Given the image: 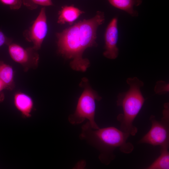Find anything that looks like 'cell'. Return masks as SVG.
<instances>
[{
  "mask_svg": "<svg viewBox=\"0 0 169 169\" xmlns=\"http://www.w3.org/2000/svg\"><path fill=\"white\" fill-rule=\"evenodd\" d=\"M130 136L114 127L93 129L87 121L81 127L79 138L98 150L99 160L107 165L115 159L114 151L116 149L119 148L121 152L125 154L132 151L133 145L127 142Z\"/></svg>",
  "mask_w": 169,
  "mask_h": 169,
  "instance_id": "cell-2",
  "label": "cell"
},
{
  "mask_svg": "<svg viewBox=\"0 0 169 169\" xmlns=\"http://www.w3.org/2000/svg\"><path fill=\"white\" fill-rule=\"evenodd\" d=\"M24 4L31 10L36 8L38 5L44 6L53 5L51 0H23Z\"/></svg>",
  "mask_w": 169,
  "mask_h": 169,
  "instance_id": "cell-14",
  "label": "cell"
},
{
  "mask_svg": "<svg viewBox=\"0 0 169 169\" xmlns=\"http://www.w3.org/2000/svg\"><path fill=\"white\" fill-rule=\"evenodd\" d=\"M161 154L160 156L150 165L147 169H169V145L161 146Z\"/></svg>",
  "mask_w": 169,
  "mask_h": 169,
  "instance_id": "cell-13",
  "label": "cell"
},
{
  "mask_svg": "<svg viewBox=\"0 0 169 169\" xmlns=\"http://www.w3.org/2000/svg\"><path fill=\"white\" fill-rule=\"evenodd\" d=\"M105 20L104 13L98 11L93 18L79 21L56 34L58 52L72 60L70 65L73 69L84 72L90 66V61L83 58V53L86 49L97 46V29Z\"/></svg>",
  "mask_w": 169,
  "mask_h": 169,
  "instance_id": "cell-1",
  "label": "cell"
},
{
  "mask_svg": "<svg viewBox=\"0 0 169 169\" xmlns=\"http://www.w3.org/2000/svg\"><path fill=\"white\" fill-rule=\"evenodd\" d=\"M169 84L163 80L157 81L155 85L154 91L159 95H164L169 91Z\"/></svg>",
  "mask_w": 169,
  "mask_h": 169,
  "instance_id": "cell-15",
  "label": "cell"
},
{
  "mask_svg": "<svg viewBox=\"0 0 169 169\" xmlns=\"http://www.w3.org/2000/svg\"><path fill=\"white\" fill-rule=\"evenodd\" d=\"M6 90L5 86L0 80V103L3 102L5 98L4 92V90Z\"/></svg>",
  "mask_w": 169,
  "mask_h": 169,
  "instance_id": "cell-18",
  "label": "cell"
},
{
  "mask_svg": "<svg viewBox=\"0 0 169 169\" xmlns=\"http://www.w3.org/2000/svg\"><path fill=\"white\" fill-rule=\"evenodd\" d=\"M8 46V52L11 58L21 65L25 71L37 68L39 55L38 50L33 46L24 48L18 44L12 42Z\"/></svg>",
  "mask_w": 169,
  "mask_h": 169,
  "instance_id": "cell-6",
  "label": "cell"
},
{
  "mask_svg": "<svg viewBox=\"0 0 169 169\" xmlns=\"http://www.w3.org/2000/svg\"><path fill=\"white\" fill-rule=\"evenodd\" d=\"M84 12L73 6H65L59 12L57 23L63 24L66 23L70 25Z\"/></svg>",
  "mask_w": 169,
  "mask_h": 169,
  "instance_id": "cell-10",
  "label": "cell"
},
{
  "mask_svg": "<svg viewBox=\"0 0 169 169\" xmlns=\"http://www.w3.org/2000/svg\"><path fill=\"white\" fill-rule=\"evenodd\" d=\"M13 103L23 117H31L34 105L33 100L29 95L22 92L16 93L13 96Z\"/></svg>",
  "mask_w": 169,
  "mask_h": 169,
  "instance_id": "cell-9",
  "label": "cell"
},
{
  "mask_svg": "<svg viewBox=\"0 0 169 169\" xmlns=\"http://www.w3.org/2000/svg\"><path fill=\"white\" fill-rule=\"evenodd\" d=\"M118 19L115 17L108 24L105 33L104 57L110 59H116L118 55L119 49L117 46L118 39Z\"/></svg>",
  "mask_w": 169,
  "mask_h": 169,
  "instance_id": "cell-8",
  "label": "cell"
},
{
  "mask_svg": "<svg viewBox=\"0 0 169 169\" xmlns=\"http://www.w3.org/2000/svg\"><path fill=\"white\" fill-rule=\"evenodd\" d=\"M164 106L163 116L161 120H157L154 115L150 116L151 127L139 141V143L147 144L154 146L169 145V103H165Z\"/></svg>",
  "mask_w": 169,
  "mask_h": 169,
  "instance_id": "cell-5",
  "label": "cell"
},
{
  "mask_svg": "<svg viewBox=\"0 0 169 169\" xmlns=\"http://www.w3.org/2000/svg\"><path fill=\"white\" fill-rule=\"evenodd\" d=\"M12 39L7 37L0 29V47L4 45L8 46L12 42Z\"/></svg>",
  "mask_w": 169,
  "mask_h": 169,
  "instance_id": "cell-17",
  "label": "cell"
},
{
  "mask_svg": "<svg viewBox=\"0 0 169 169\" xmlns=\"http://www.w3.org/2000/svg\"><path fill=\"white\" fill-rule=\"evenodd\" d=\"M79 85L84 90L78 99L74 113L69 115L68 121L71 124L76 125L87 119L93 129H98L100 128L95 120V101H100L102 97L92 89L87 78L82 79Z\"/></svg>",
  "mask_w": 169,
  "mask_h": 169,
  "instance_id": "cell-4",
  "label": "cell"
},
{
  "mask_svg": "<svg viewBox=\"0 0 169 169\" xmlns=\"http://www.w3.org/2000/svg\"><path fill=\"white\" fill-rule=\"evenodd\" d=\"M113 7L126 12L132 17L138 15L137 11L134 10V7L140 5L142 0H107Z\"/></svg>",
  "mask_w": 169,
  "mask_h": 169,
  "instance_id": "cell-12",
  "label": "cell"
},
{
  "mask_svg": "<svg viewBox=\"0 0 169 169\" xmlns=\"http://www.w3.org/2000/svg\"><path fill=\"white\" fill-rule=\"evenodd\" d=\"M48 30L45 8L44 7L31 26L23 32V36L27 41L33 44L35 49L38 50L41 47Z\"/></svg>",
  "mask_w": 169,
  "mask_h": 169,
  "instance_id": "cell-7",
  "label": "cell"
},
{
  "mask_svg": "<svg viewBox=\"0 0 169 169\" xmlns=\"http://www.w3.org/2000/svg\"><path fill=\"white\" fill-rule=\"evenodd\" d=\"M3 4L8 6L12 9H17L21 7L22 0H0Z\"/></svg>",
  "mask_w": 169,
  "mask_h": 169,
  "instance_id": "cell-16",
  "label": "cell"
},
{
  "mask_svg": "<svg viewBox=\"0 0 169 169\" xmlns=\"http://www.w3.org/2000/svg\"><path fill=\"white\" fill-rule=\"evenodd\" d=\"M126 82L129 85V89L120 93L117 97V105L122 107L123 113L118 115L117 119L120 123V130L134 136L138 129L133 122L145 101L141 91L144 83L136 77L128 78Z\"/></svg>",
  "mask_w": 169,
  "mask_h": 169,
  "instance_id": "cell-3",
  "label": "cell"
},
{
  "mask_svg": "<svg viewBox=\"0 0 169 169\" xmlns=\"http://www.w3.org/2000/svg\"><path fill=\"white\" fill-rule=\"evenodd\" d=\"M14 75L13 67L0 60V80L4 85L6 90H12L15 88Z\"/></svg>",
  "mask_w": 169,
  "mask_h": 169,
  "instance_id": "cell-11",
  "label": "cell"
}]
</instances>
